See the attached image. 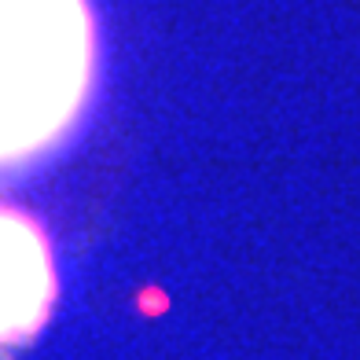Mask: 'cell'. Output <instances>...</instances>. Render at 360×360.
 Returning a JSON list of instances; mask_svg holds the SVG:
<instances>
[{
  "mask_svg": "<svg viewBox=\"0 0 360 360\" xmlns=\"http://www.w3.org/2000/svg\"><path fill=\"white\" fill-rule=\"evenodd\" d=\"M92 0H0V173L52 158L96 100Z\"/></svg>",
  "mask_w": 360,
  "mask_h": 360,
  "instance_id": "1",
  "label": "cell"
},
{
  "mask_svg": "<svg viewBox=\"0 0 360 360\" xmlns=\"http://www.w3.org/2000/svg\"><path fill=\"white\" fill-rule=\"evenodd\" d=\"M59 302V265L48 228L0 199V356L34 342Z\"/></svg>",
  "mask_w": 360,
  "mask_h": 360,
  "instance_id": "2",
  "label": "cell"
}]
</instances>
